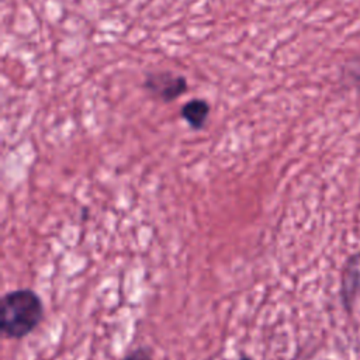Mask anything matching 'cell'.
Here are the masks:
<instances>
[{
	"label": "cell",
	"instance_id": "cell-1",
	"mask_svg": "<svg viewBox=\"0 0 360 360\" xmlns=\"http://www.w3.org/2000/svg\"><path fill=\"white\" fill-rule=\"evenodd\" d=\"M44 312V301L34 290H11L0 302V329L6 338L20 340L37 329Z\"/></svg>",
	"mask_w": 360,
	"mask_h": 360
},
{
	"label": "cell",
	"instance_id": "cell-2",
	"mask_svg": "<svg viewBox=\"0 0 360 360\" xmlns=\"http://www.w3.org/2000/svg\"><path fill=\"white\" fill-rule=\"evenodd\" d=\"M142 86L149 94L165 103L177 100L188 89L187 79L183 75H176L170 70L146 73Z\"/></svg>",
	"mask_w": 360,
	"mask_h": 360
},
{
	"label": "cell",
	"instance_id": "cell-3",
	"mask_svg": "<svg viewBox=\"0 0 360 360\" xmlns=\"http://www.w3.org/2000/svg\"><path fill=\"white\" fill-rule=\"evenodd\" d=\"M360 291V255L350 256L342 270L340 300L345 309L350 314Z\"/></svg>",
	"mask_w": 360,
	"mask_h": 360
},
{
	"label": "cell",
	"instance_id": "cell-4",
	"mask_svg": "<svg viewBox=\"0 0 360 360\" xmlns=\"http://www.w3.org/2000/svg\"><path fill=\"white\" fill-rule=\"evenodd\" d=\"M210 112H211V105L208 104L207 100L200 97H194L186 101L180 108V117L194 131H200L205 127Z\"/></svg>",
	"mask_w": 360,
	"mask_h": 360
},
{
	"label": "cell",
	"instance_id": "cell-5",
	"mask_svg": "<svg viewBox=\"0 0 360 360\" xmlns=\"http://www.w3.org/2000/svg\"><path fill=\"white\" fill-rule=\"evenodd\" d=\"M152 359H153L152 349L148 346H139V347L131 350L121 360H152Z\"/></svg>",
	"mask_w": 360,
	"mask_h": 360
},
{
	"label": "cell",
	"instance_id": "cell-6",
	"mask_svg": "<svg viewBox=\"0 0 360 360\" xmlns=\"http://www.w3.org/2000/svg\"><path fill=\"white\" fill-rule=\"evenodd\" d=\"M238 360H253L250 356H246V354H243V356H240Z\"/></svg>",
	"mask_w": 360,
	"mask_h": 360
}]
</instances>
